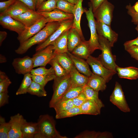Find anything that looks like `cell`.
<instances>
[{
  "mask_svg": "<svg viewBox=\"0 0 138 138\" xmlns=\"http://www.w3.org/2000/svg\"><path fill=\"white\" fill-rule=\"evenodd\" d=\"M61 23L54 21L47 23L38 32L26 41L20 44L19 47L15 50V52L18 54H23L33 45L42 43L55 31Z\"/></svg>",
  "mask_w": 138,
  "mask_h": 138,
  "instance_id": "6da1fadb",
  "label": "cell"
},
{
  "mask_svg": "<svg viewBox=\"0 0 138 138\" xmlns=\"http://www.w3.org/2000/svg\"><path fill=\"white\" fill-rule=\"evenodd\" d=\"M38 132L34 138H66L61 135L56 130L55 122L53 118L48 114L40 116L37 122Z\"/></svg>",
  "mask_w": 138,
  "mask_h": 138,
  "instance_id": "7a4b0ae2",
  "label": "cell"
},
{
  "mask_svg": "<svg viewBox=\"0 0 138 138\" xmlns=\"http://www.w3.org/2000/svg\"><path fill=\"white\" fill-rule=\"evenodd\" d=\"M98 39L101 53L98 58L106 67L117 73L116 69L118 65L116 63V56L112 53V47L109 42L106 39L99 35H98Z\"/></svg>",
  "mask_w": 138,
  "mask_h": 138,
  "instance_id": "3957f363",
  "label": "cell"
},
{
  "mask_svg": "<svg viewBox=\"0 0 138 138\" xmlns=\"http://www.w3.org/2000/svg\"><path fill=\"white\" fill-rule=\"evenodd\" d=\"M53 94L49 103L50 108L59 100L71 87L69 74L61 77H56L54 79Z\"/></svg>",
  "mask_w": 138,
  "mask_h": 138,
  "instance_id": "277c9868",
  "label": "cell"
},
{
  "mask_svg": "<svg viewBox=\"0 0 138 138\" xmlns=\"http://www.w3.org/2000/svg\"><path fill=\"white\" fill-rule=\"evenodd\" d=\"M84 10L88 22V25L90 31V37L88 41L91 54L96 50H100L101 47L98 41L96 20L93 12L92 6L90 3L89 4L88 9L87 10L84 9Z\"/></svg>",
  "mask_w": 138,
  "mask_h": 138,
  "instance_id": "5b68a950",
  "label": "cell"
},
{
  "mask_svg": "<svg viewBox=\"0 0 138 138\" xmlns=\"http://www.w3.org/2000/svg\"><path fill=\"white\" fill-rule=\"evenodd\" d=\"M114 8L113 4L105 0L93 13L96 20L111 26Z\"/></svg>",
  "mask_w": 138,
  "mask_h": 138,
  "instance_id": "8992f818",
  "label": "cell"
},
{
  "mask_svg": "<svg viewBox=\"0 0 138 138\" xmlns=\"http://www.w3.org/2000/svg\"><path fill=\"white\" fill-rule=\"evenodd\" d=\"M86 61L91 67L94 74L103 78L107 82H108L116 72L106 67L98 58L90 55Z\"/></svg>",
  "mask_w": 138,
  "mask_h": 138,
  "instance_id": "52a82bcc",
  "label": "cell"
},
{
  "mask_svg": "<svg viewBox=\"0 0 138 138\" xmlns=\"http://www.w3.org/2000/svg\"><path fill=\"white\" fill-rule=\"evenodd\" d=\"M73 19L66 20L61 22L55 31L45 41L40 44L36 48V51L41 50L50 45H52L60 36L72 27Z\"/></svg>",
  "mask_w": 138,
  "mask_h": 138,
  "instance_id": "ba28073f",
  "label": "cell"
},
{
  "mask_svg": "<svg viewBox=\"0 0 138 138\" xmlns=\"http://www.w3.org/2000/svg\"><path fill=\"white\" fill-rule=\"evenodd\" d=\"M110 100L112 103L122 111L125 112H130V109L126 101L121 86L118 82H116Z\"/></svg>",
  "mask_w": 138,
  "mask_h": 138,
  "instance_id": "9c48e42d",
  "label": "cell"
},
{
  "mask_svg": "<svg viewBox=\"0 0 138 138\" xmlns=\"http://www.w3.org/2000/svg\"><path fill=\"white\" fill-rule=\"evenodd\" d=\"M37 52L32 57L34 67L38 66H45L54 58L53 45H50Z\"/></svg>",
  "mask_w": 138,
  "mask_h": 138,
  "instance_id": "30bf717a",
  "label": "cell"
},
{
  "mask_svg": "<svg viewBox=\"0 0 138 138\" xmlns=\"http://www.w3.org/2000/svg\"><path fill=\"white\" fill-rule=\"evenodd\" d=\"M12 65L16 72L18 74L24 75L30 73L34 68V63L32 57L28 56L22 58L14 59Z\"/></svg>",
  "mask_w": 138,
  "mask_h": 138,
  "instance_id": "8fae6325",
  "label": "cell"
},
{
  "mask_svg": "<svg viewBox=\"0 0 138 138\" xmlns=\"http://www.w3.org/2000/svg\"><path fill=\"white\" fill-rule=\"evenodd\" d=\"M26 121L23 116L19 113L11 116L9 122L10 127L9 138H22L21 129Z\"/></svg>",
  "mask_w": 138,
  "mask_h": 138,
  "instance_id": "7c38bea8",
  "label": "cell"
},
{
  "mask_svg": "<svg viewBox=\"0 0 138 138\" xmlns=\"http://www.w3.org/2000/svg\"><path fill=\"white\" fill-rule=\"evenodd\" d=\"M0 24L4 28L15 31L18 35L20 34L26 28L20 21L2 13L0 14Z\"/></svg>",
  "mask_w": 138,
  "mask_h": 138,
  "instance_id": "4fadbf2b",
  "label": "cell"
},
{
  "mask_svg": "<svg viewBox=\"0 0 138 138\" xmlns=\"http://www.w3.org/2000/svg\"><path fill=\"white\" fill-rule=\"evenodd\" d=\"M97 30L98 35L106 39L109 42L111 47L117 41L118 34L112 30L111 26L96 20Z\"/></svg>",
  "mask_w": 138,
  "mask_h": 138,
  "instance_id": "5bb4252c",
  "label": "cell"
},
{
  "mask_svg": "<svg viewBox=\"0 0 138 138\" xmlns=\"http://www.w3.org/2000/svg\"><path fill=\"white\" fill-rule=\"evenodd\" d=\"M47 23L44 17L33 25L26 27L25 30L18 35L17 39L20 44L26 41L40 31Z\"/></svg>",
  "mask_w": 138,
  "mask_h": 138,
  "instance_id": "9a60e30c",
  "label": "cell"
},
{
  "mask_svg": "<svg viewBox=\"0 0 138 138\" xmlns=\"http://www.w3.org/2000/svg\"><path fill=\"white\" fill-rule=\"evenodd\" d=\"M12 17L21 22L26 27H28L37 23L44 17L36 11L29 9L19 15Z\"/></svg>",
  "mask_w": 138,
  "mask_h": 138,
  "instance_id": "2e32d148",
  "label": "cell"
},
{
  "mask_svg": "<svg viewBox=\"0 0 138 138\" xmlns=\"http://www.w3.org/2000/svg\"><path fill=\"white\" fill-rule=\"evenodd\" d=\"M46 19L47 22L58 21L61 22L64 21L73 19V14L66 13L58 9H55L48 12H39Z\"/></svg>",
  "mask_w": 138,
  "mask_h": 138,
  "instance_id": "e0dca14e",
  "label": "cell"
},
{
  "mask_svg": "<svg viewBox=\"0 0 138 138\" xmlns=\"http://www.w3.org/2000/svg\"><path fill=\"white\" fill-rule=\"evenodd\" d=\"M83 0H77L75 4L73 14L74 18L72 28L76 29L78 32L83 40H85L81 30L80 23L81 16L84 12V9L82 6Z\"/></svg>",
  "mask_w": 138,
  "mask_h": 138,
  "instance_id": "ac0fdd59",
  "label": "cell"
},
{
  "mask_svg": "<svg viewBox=\"0 0 138 138\" xmlns=\"http://www.w3.org/2000/svg\"><path fill=\"white\" fill-rule=\"evenodd\" d=\"M71 87H83L87 84L89 77L79 72L74 65L70 73Z\"/></svg>",
  "mask_w": 138,
  "mask_h": 138,
  "instance_id": "d6986e66",
  "label": "cell"
},
{
  "mask_svg": "<svg viewBox=\"0 0 138 138\" xmlns=\"http://www.w3.org/2000/svg\"><path fill=\"white\" fill-rule=\"evenodd\" d=\"M67 53L72 60L74 65L79 72L88 77L91 75L93 73L86 61L74 55L68 51Z\"/></svg>",
  "mask_w": 138,
  "mask_h": 138,
  "instance_id": "ffe728a7",
  "label": "cell"
},
{
  "mask_svg": "<svg viewBox=\"0 0 138 138\" xmlns=\"http://www.w3.org/2000/svg\"><path fill=\"white\" fill-rule=\"evenodd\" d=\"M69 30L64 32L52 44L54 53H62L68 51V35Z\"/></svg>",
  "mask_w": 138,
  "mask_h": 138,
  "instance_id": "44dd1931",
  "label": "cell"
},
{
  "mask_svg": "<svg viewBox=\"0 0 138 138\" xmlns=\"http://www.w3.org/2000/svg\"><path fill=\"white\" fill-rule=\"evenodd\" d=\"M116 71L119 77L129 79H136L138 78V68L130 66L121 67L117 66Z\"/></svg>",
  "mask_w": 138,
  "mask_h": 138,
  "instance_id": "7402d4cb",
  "label": "cell"
},
{
  "mask_svg": "<svg viewBox=\"0 0 138 138\" xmlns=\"http://www.w3.org/2000/svg\"><path fill=\"white\" fill-rule=\"evenodd\" d=\"M30 9L25 4L22 2L16 0L5 11L1 13L13 17L19 15Z\"/></svg>",
  "mask_w": 138,
  "mask_h": 138,
  "instance_id": "603a6c76",
  "label": "cell"
},
{
  "mask_svg": "<svg viewBox=\"0 0 138 138\" xmlns=\"http://www.w3.org/2000/svg\"><path fill=\"white\" fill-rule=\"evenodd\" d=\"M107 83L103 78L99 75L92 73L89 77L87 85L98 91H103L106 87Z\"/></svg>",
  "mask_w": 138,
  "mask_h": 138,
  "instance_id": "cb8c5ba5",
  "label": "cell"
},
{
  "mask_svg": "<svg viewBox=\"0 0 138 138\" xmlns=\"http://www.w3.org/2000/svg\"><path fill=\"white\" fill-rule=\"evenodd\" d=\"M84 40L82 39L77 30L71 27L68 31V51L72 52L74 49Z\"/></svg>",
  "mask_w": 138,
  "mask_h": 138,
  "instance_id": "d4e9b609",
  "label": "cell"
},
{
  "mask_svg": "<svg viewBox=\"0 0 138 138\" xmlns=\"http://www.w3.org/2000/svg\"><path fill=\"white\" fill-rule=\"evenodd\" d=\"M71 53L76 56L86 60L91 54L88 40L82 41L74 49Z\"/></svg>",
  "mask_w": 138,
  "mask_h": 138,
  "instance_id": "484cf974",
  "label": "cell"
},
{
  "mask_svg": "<svg viewBox=\"0 0 138 138\" xmlns=\"http://www.w3.org/2000/svg\"><path fill=\"white\" fill-rule=\"evenodd\" d=\"M39 127L37 122H28L26 121L22 129V138H33L38 132Z\"/></svg>",
  "mask_w": 138,
  "mask_h": 138,
  "instance_id": "4316f807",
  "label": "cell"
},
{
  "mask_svg": "<svg viewBox=\"0 0 138 138\" xmlns=\"http://www.w3.org/2000/svg\"><path fill=\"white\" fill-rule=\"evenodd\" d=\"M82 114L97 115L100 113L101 109L94 101L87 100L80 107Z\"/></svg>",
  "mask_w": 138,
  "mask_h": 138,
  "instance_id": "83f0119b",
  "label": "cell"
},
{
  "mask_svg": "<svg viewBox=\"0 0 138 138\" xmlns=\"http://www.w3.org/2000/svg\"><path fill=\"white\" fill-rule=\"evenodd\" d=\"M98 92L87 85L83 87L82 92L85 95L87 99L94 102L101 109L104 107V105L99 98Z\"/></svg>",
  "mask_w": 138,
  "mask_h": 138,
  "instance_id": "f1b7e54d",
  "label": "cell"
},
{
  "mask_svg": "<svg viewBox=\"0 0 138 138\" xmlns=\"http://www.w3.org/2000/svg\"><path fill=\"white\" fill-rule=\"evenodd\" d=\"M54 58L60 65L69 73L74 65L72 60L67 53L54 54Z\"/></svg>",
  "mask_w": 138,
  "mask_h": 138,
  "instance_id": "f546056e",
  "label": "cell"
},
{
  "mask_svg": "<svg viewBox=\"0 0 138 138\" xmlns=\"http://www.w3.org/2000/svg\"><path fill=\"white\" fill-rule=\"evenodd\" d=\"M74 107L72 99H71L58 101L53 105L52 108H54L56 114Z\"/></svg>",
  "mask_w": 138,
  "mask_h": 138,
  "instance_id": "4dcf8cb0",
  "label": "cell"
},
{
  "mask_svg": "<svg viewBox=\"0 0 138 138\" xmlns=\"http://www.w3.org/2000/svg\"><path fill=\"white\" fill-rule=\"evenodd\" d=\"M27 92L30 94L35 95L39 97H44L47 95L44 87L33 80L28 88Z\"/></svg>",
  "mask_w": 138,
  "mask_h": 138,
  "instance_id": "1f68e13d",
  "label": "cell"
},
{
  "mask_svg": "<svg viewBox=\"0 0 138 138\" xmlns=\"http://www.w3.org/2000/svg\"><path fill=\"white\" fill-rule=\"evenodd\" d=\"M32 81L31 75L30 73L24 75L21 84L16 94L18 95L27 93L28 89L31 85Z\"/></svg>",
  "mask_w": 138,
  "mask_h": 138,
  "instance_id": "d6a6232c",
  "label": "cell"
},
{
  "mask_svg": "<svg viewBox=\"0 0 138 138\" xmlns=\"http://www.w3.org/2000/svg\"><path fill=\"white\" fill-rule=\"evenodd\" d=\"M109 134L108 132H102L94 131H86L77 135L75 138H108Z\"/></svg>",
  "mask_w": 138,
  "mask_h": 138,
  "instance_id": "836d02e7",
  "label": "cell"
},
{
  "mask_svg": "<svg viewBox=\"0 0 138 138\" xmlns=\"http://www.w3.org/2000/svg\"><path fill=\"white\" fill-rule=\"evenodd\" d=\"M75 5L66 0H57L56 8L65 13L73 14Z\"/></svg>",
  "mask_w": 138,
  "mask_h": 138,
  "instance_id": "e575fe53",
  "label": "cell"
},
{
  "mask_svg": "<svg viewBox=\"0 0 138 138\" xmlns=\"http://www.w3.org/2000/svg\"><path fill=\"white\" fill-rule=\"evenodd\" d=\"M83 90L82 87H71L58 101L72 99L82 92Z\"/></svg>",
  "mask_w": 138,
  "mask_h": 138,
  "instance_id": "d590c367",
  "label": "cell"
},
{
  "mask_svg": "<svg viewBox=\"0 0 138 138\" xmlns=\"http://www.w3.org/2000/svg\"><path fill=\"white\" fill-rule=\"evenodd\" d=\"M57 0H47L43 2L36 10L37 12H48L56 8Z\"/></svg>",
  "mask_w": 138,
  "mask_h": 138,
  "instance_id": "8d00e7d4",
  "label": "cell"
},
{
  "mask_svg": "<svg viewBox=\"0 0 138 138\" xmlns=\"http://www.w3.org/2000/svg\"><path fill=\"white\" fill-rule=\"evenodd\" d=\"M55 74L45 75H32V80L44 86L49 81L54 80L56 77Z\"/></svg>",
  "mask_w": 138,
  "mask_h": 138,
  "instance_id": "74e56055",
  "label": "cell"
},
{
  "mask_svg": "<svg viewBox=\"0 0 138 138\" xmlns=\"http://www.w3.org/2000/svg\"><path fill=\"white\" fill-rule=\"evenodd\" d=\"M81 114L82 113L80 108L74 107L68 110L56 114L55 118L57 119H60Z\"/></svg>",
  "mask_w": 138,
  "mask_h": 138,
  "instance_id": "f35d334b",
  "label": "cell"
},
{
  "mask_svg": "<svg viewBox=\"0 0 138 138\" xmlns=\"http://www.w3.org/2000/svg\"><path fill=\"white\" fill-rule=\"evenodd\" d=\"M49 64L54 69L56 77L63 76L69 74L60 65L55 58L53 59Z\"/></svg>",
  "mask_w": 138,
  "mask_h": 138,
  "instance_id": "ab89813d",
  "label": "cell"
},
{
  "mask_svg": "<svg viewBox=\"0 0 138 138\" xmlns=\"http://www.w3.org/2000/svg\"><path fill=\"white\" fill-rule=\"evenodd\" d=\"M10 124L9 122H6L5 119L0 116V138H9V133L10 130Z\"/></svg>",
  "mask_w": 138,
  "mask_h": 138,
  "instance_id": "60d3db41",
  "label": "cell"
},
{
  "mask_svg": "<svg viewBox=\"0 0 138 138\" xmlns=\"http://www.w3.org/2000/svg\"><path fill=\"white\" fill-rule=\"evenodd\" d=\"M12 82L5 73L0 71V93L8 91V88Z\"/></svg>",
  "mask_w": 138,
  "mask_h": 138,
  "instance_id": "b9f144b4",
  "label": "cell"
},
{
  "mask_svg": "<svg viewBox=\"0 0 138 138\" xmlns=\"http://www.w3.org/2000/svg\"><path fill=\"white\" fill-rule=\"evenodd\" d=\"M30 74L32 75H45L55 74L54 71L52 67L49 69H47L44 66H42L38 68L32 69Z\"/></svg>",
  "mask_w": 138,
  "mask_h": 138,
  "instance_id": "7bdbcfd3",
  "label": "cell"
},
{
  "mask_svg": "<svg viewBox=\"0 0 138 138\" xmlns=\"http://www.w3.org/2000/svg\"><path fill=\"white\" fill-rule=\"evenodd\" d=\"M87 100L85 95L83 92L72 99L74 107L80 108Z\"/></svg>",
  "mask_w": 138,
  "mask_h": 138,
  "instance_id": "ee69618b",
  "label": "cell"
},
{
  "mask_svg": "<svg viewBox=\"0 0 138 138\" xmlns=\"http://www.w3.org/2000/svg\"><path fill=\"white\" fill-rule=\"evenodd\" d=\"M125 50L131 57L138 61V46L132 45L124 47Z\"/></svg>",
  "mask_w": 138,
  "mask_h": 138,
  "instance_id": "f6af8a7d",
  "label": "cell"
},
{
  "mask_svg": "<svg viewBox=\"0 0 138 138\" xmlns=\"http://www.w3.org/2000/svg\"><path fill=\"white\" fill-rule=\"evenodd\" d=\"M16 0H8L0 2V13L5 11L9 7L14 4Z\"/></svg>",
  "mask_w": 138,
  "mask_h": 138,
  "instance_id": "bcb514c9",
  "label": "cell"
},
{
  "mask_svg": "<svg viewBox=\"0 0 138 138\" xmlns=\"http://www.w3.org/2000/svg\"><path fill=\"white\" fill-rule=\"evenodd\" d=\"M9 96L8 91L0 93V107H1L8 103Z\"/></svg>",
  "mask_w": 138,
  "mask_h": 138,
  "instance_id": "7dc6e473",
  "label": "cell"
},
{
  "mask_svg": "<svg viewBox=\"0 0 138 138\" xmlns=\"http://www.w3.org/2000/svg\"><path fill=\"white\" fill-rule=\"evenodd\" d=\"M126 8L128 10V13L129 15L131 14H138V1L133 6H132L130 4L127 5Z\"/></svg>",
  "mask_w": 138,
  "mask_h": 138,
  "instance_id": "c3c4849f",
  "label": "cell"
},
{
  "mask_svg": "<svg viewBox=\"0 0 138 138\" xmlns=\"http://www.w3.org/2000/svg\"><path fill=\"white\" fill-rule=\"evenodd\" d=\"M19 1L26 5L30 9L36 11V0H17Z\"/></svg>",
  "mask_w": 138,
  "mask_h": 138,
  "instance_id": "681fc988",
  "label": "cell"
},
{
  "mask_svg": "<svg viewBox=\"0 0 138 138\" xmlns=\"http://www.w3.org/2000/svg\"><path fill=\"white\" fill-rule=\"evenodd\" d=\"M92 7L93 13L94 12L100 4L105 0H89Z\"/></svg>",
  "mask_w": 138,
  "mask_h": 138,
  "instance_id": "f907efd6",
  "label": "cell"
},
{
  "mask_svg": "<svg viewBox=\"0 0 138 138\" xmlns=\"http://www.w3.org/2000/svg\"><path fill=\"white\" fill-rule=\"evenodd\" d=\"M124 46H129L132 45L138 46V36L135 39L127 41L124 44Z\"/></svg>",
  "mask_w": 138,
  "mask_h": 138,
  "instance_id": "816d5d0a",
  "label": "cell"
},
{
  "mask_svg": "<svg viewBox=\"0 0 138 138\" xmlns=\"http://www.w3.org/2000/svg\"><path fill=\"white\" fill-rule=\"evenodd\" d=\"M7 33L5 31H0V45L1 46L3 41L7 37Z\"/></svg>",
  "mask_w": 138,
  "mask_h": 138,
  "instance_id": "f5cc1de1",
  "label": "cell"
},
{
  "mask_svg": "<svg viewBox=\"0 0 138 138\" xmlns=\"http://www.w3.org/2000/svg\"><path fill=\"white\" fill-rule=\"evenodd\" d=\"M132 18L131 21L134 24L138 23V14H133L130 15Z\"/></svg>",
  "mask_w": 138,
  "mask_h": 138,
  "instance_id": "db71d44e",
  "label": "cell"
},
{
  "mask_svg": "<svg viewBox=\"0 0 138 138\" xmlns=\"http://www.w3.org/2000/svg\"><path fill=\"white\" fill-rule=\"evenodd\" d=\"M46 0H36V10L39 8L42 3Z\"/></svg>",
  "mask_w": 138,
  "mask_h": 138,
  "instance_id": "11a10c76",
  "label": "cell"
},
{
  "mask_svg": "<svg viewBox=\"0 0 138 138\" xmlns=\"http://www.w3.org/2000/svg\"><path fill=\"white\" fill-rule=\"evenodd\" d=\"M7 61L6 57L2 54L0 55V63H5Z\"/></svg>",
  "mask_w": 138,
  "mask_h": 138,
  "instance_id": "9f6ffc18",
  "label": "cell"
},
{
  "mask_svg": "<svg viewBox=\"0 0 138 138\" xmlns=\"http://www.w3.org/2000/svg\"><path fill=\"white\" fill-rule=\"evenodd\" d=\"M68 2L74 4H75L77 1V0H66Z\"/></svg>",
  "mask_w": 138,
  "mask_h": 138,
  "instance_id": "6f0895ef",
  "label": "cell"
},
{
  "mask_svg": "<svg viewBox=\"0 0 138 138\" xmlns=\"http://www.w3.org/2000/svg\"><path fill=\"white\" fill-rule=\"evenodd\" d=\"M136 25H137V26L135 27V29L137 31L138 33V23H137Z\"/></svg>",
  "mask_w": 138,
  "mask_h": 138,
  "instance_id": "680465c9",
  "label": "cell"
}]
</instances>
